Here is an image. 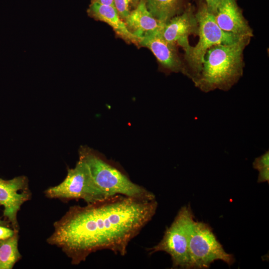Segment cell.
I'll return each mask as SVG.
<instances>
[{
    "label": "cell",
    "instance_id": "1",
    "mask_svg": "<svg viewBox=\"0 0 269 269\" xmlns=\"http://www.w3.org/2000/svg\"><path fill=\"white\" fill-rule=\"evenodd\" d=\"M157 206L155 199L116 195L86 206H71L54 223L46 241L60 248L74 265L100 250L123 256L130 242L152 219Z\"/></svg>",
    "mask_w": 269,
    "mask_h": 269
},
{
    "label": "cell",
    "instance_id": "2",
    "mask_svg": "<svg viewBox=\"0 0 269 269\" xmlns=\"http://www.w3.org/2000/svg\"><path fill=\"white\" fill-rule=\"evenodd\" d=\"M251 38L244 37L235 43L218 44L209 49L200 74L193 82L195 86L204 93L230 90L243 75L244 51Z\"/></svg>",
    "mask_w": 269,
    "mask_h": 269
},
{
    "label": "cell",
    "instance_id": "3",
    "mask_svg": "<svg viewBox=\"0 0 269 269\" xmlns=\"http://www.w3.org/2000/svg\"><path fill=\"white\" fill-rule=\"evenodd\" d=\"M79 156L87 164L96 184L108 197L121 195L144 200L155 199L153 193L132 182L90 148L81 147Z\"/></svg>",
    "mask_w": 269,
    "mask_h": 269
},
{
    "label": "cell",
    "instance_id": "4",
    "mask_svg": "<svg viewBox=\"0 0 269 269\" xmlns=\"http://www.w3.org/2000/svg\"><path fill=\"white\" fill-rule=\"evenodd\" d=\"M195 15L198 24L199 40L184 53L185 75L193 82L200 74L204 56L209 49L218 44H232L244 37L221 29L216 22L215 15L208 9L205 3L199 6Z\"/></svg>",
    "mask_w": 269,
    "mask_h": 269
},
{
    "label": "cell",
    "instance_id": "5",
    "mask_svg": "<svg viewBox=\"0 0 269 269\" xmlns=\"http://www.w3.org/2000/svg\"><path fill=\"white\" fill-rule=\"evenodd\" d=\"M194 221L190 205L182 207L161 241L147 249L148 254L166 252L171 257L173 268L190 269L189 244Z\"/></svg>",
    "mask_w": 269,
    "mask_h": 269
},
{
    "label": "cell",
    "instance_id": "6",
    "mask_svg": "<svg viewBox=\"0 0 269 269\" xmlns=\"http://www.w3.org/2000/svg\"><path fill=\"white\" fill-rule=\"evenodd\" d=\"M45 194L49 198L65 201L82 199L87 204L108 197L95 182L87 164L80 159L74 168L68 169L64 180L46 189Z\"/></svg>",
    "mask_w": 269,
    "mask_h": 269
},
{
    "label": "cell",
    "instance_id": "7",
    "mask_svg": "<svg viewBox=\"0 0 269 269\" xmlns=\"http://www.w3.org/2000/svg\"><path fill=\"white\" fill-rule=\"evenodd\" d=\"M189 255L190 269H207L217 260H221L229 266L235 261L232 254L225 252L211 227L195 221L190 237Z\"/></svg>",
    "mask_w": 269,
    "mask_h": 269
},
{
    "label": "cell",
    "instance_id": "8",
    "mask_svg": "<svg viewBox=\"0 0 269 269\" xmlns=\"http://www.w3.org/2000/svg\"><path fill=\"white\" fill-rule=\"evenodd\" d=\"M31 197L26 176L21 175L10 180L0 178V206H3V216L15 232H18L19 229L17 213L21 205L30 200Z\"/></svg>",
    "mask_w": 269,
    "mask_h": 269
},
{
    "label": "cell",
    "instance_id": "9",
    "mask_svg": "<svg viewBox=\"0 0 269 269\" xmlns=\"http://www.w3.org/2000/svg\"><path fill=\"white\" fill-rule=\"evenodd\" d=\"M138 45L149 49L167 71L181 72L185 75V65L179 56L177 45L166 41L161 35L160 29L145 34L139 40Z\"/></svg>",
    "mask_w": 269,
    "mask_h": 269
},
{
    "label": "cell",
    "instance_id": "10",
    "mask_svg": "<svg viewBox=\"0 0 269 269\" xmlns=\"http://www.w3.org/2000/svg\"><path fill=\"white\" fill-rule=\"evenodd\" d=\"M198 24L191 6H187L180 14L171 18L160 29L162 37L168 42L180 46L186 53L190 45L189 37L197 35Z\"/></svg>",
    "mask_w": 269,
    "mask_h": 269
},
{
    "label": "cell",
    "instance_id": "11",
    "mask_svg": "<svg viewBox=\"0 0 269 269\" xmlns=\"http://www.w3.org/2000/svg\"><path fill=\"white\" fill-rule=\"evenodd\" d=\"M215 18L219 27L226 32L241 37L254 36L253 31L236 0H221Z\"/></svg>",
    "mask_w": 269,
    "mask_h": 269
},
{
    "label": "cell",
    "instance_id": "12",
    "mask_svg": "<svg viewBox=\"0 0 269 269\" xmlns=\"http://www.w3.org/2000/svg\"><path fill=\"white\" fill-rule=\"evenodd\" d=\"M87 12L91 18L111 26L116 33L125 41L138 45V39L129 30L114 6L91 2Z\"/></svg>",
    "mask_w": 269,
    "mask_h": 269
},
{
    "label": "cell",
    "instance_id": "13",
    "mask_svg": "<svg viewBox=\"0 0 269 269\" xmlns=\"http://www.w3.org/2000/svg\"><path fill=\"white\" fill-rule=\"evenodd\" d=\"M129 30L138 40L147 33L161 29L164 23L155 19L147 9L145 0H140L124 20Z\"/></svg>",
    "mask_w": 269,
    "mask_h": 269
},
{
    "label": "cell",
    "instance_id": "14",
    "mask_svg": "<svg viewBox=\"0 0 269 269\" xmlns=\"http://www.w3.org/2000/svg\"><path fill=\"white\" fill-rule=\"evenodd\" d=\"M185 0H145L146 6L153 17L166 23L171 18L182 13Z\"/></svg>",
    "mask_w": 269,
    "mask_h": 269
},
{
    "label": "cell",
    "instance_id": "15",
    "mask_svg": "<svg viewBox=\"0 0 269 269\" xmlns=\"http://www.w3.org/2000/svg\"><path fill=\"white\" fill-rule=\"evenodd\" d=\"M18 232L0 241V269H11L21 258L18 249Z\"/></svg>",
    "mask_w": 269,
    "mask_h": 269
},
{
    "label": "cell",
    "instance_id": "16",
    "mask_svg": "<svg viewBox=\"0 0 269 269\" xmlns=\"http://www.w3.org/2000/svg\"><path fill=\"white\" fill-rule=\"evenodd\" d=\"M131 0H114V5L120 17L124 20L129 15Z\"/></svg>",
    "mask_w": 269,
    "mask_h": 269
},
{
    "label": "cell",
    "instance_id": "17",
    "mask_svg": "<svg viewBox=\"0 0 269 269\" xmlns=\"http://www.w3.org/2000/svg\"><path fill=\"white\" fill-rule=\"evenodd\" d=\"M254 169L259 170L261 169L269 167V151L268 150L263 154L256 157L253 163Z\"/></svg>",
    "mask_w": 269,
    "mask_h": 269
},
{
    "label": "cell",
    "instance_id": "18",
    "mask_svg": "<svg viewBox=\"0 0 269 269\" xmlns=\"http://www.w3.org/2000/svg\"><path fill=\"white\" fill-rule=\"evenodd\" d=\"M15 231L5 226L0 225V241L7 239L12 237Z\"/></svg>",
    "mask_w": 269,
    "mask_h": 269
},
{
    "label": "cell",
    "instance_id": "19",
    "mask_svg": "<svg viewBox=\"0 0 269 269\" xmlns=\"http://www.w3.org/2000/svg\"><path fill=\"white\" fill-rule=\"evenodd\" d=\"M208 9L215 15L220 4L221 0H205Z\"/></svg>",
    "mask_w": 269,
    "mask_h": 269
},
{
    "label": "cell",
    "instance_id": "20",
    "mask_svg": "<svg viewBox=\"0 0 269 269\" xmlns=\"http://www.w3.org/2000/svg\"><path fill=\"white\" fill-rule=\"evenodd\" d=\"M259 171V175L257 182L262 183L269 181V167L261 169Z\"/></svg>",
    "mask_w": 269,
    "mask_h": 269
},
{
    "label": "cell",
    "instance_id": "21",
    "mask_svg": "<svg viewBox=\"0 0 269 269\" xmlns=\"http://www.w3.org/2000/svg\"><path fill=\"white\" fill-rule=\"evenodd\" d=\"M91 2H98L103 4L114 5V0H91Z\"/></svg>",
    "mask_w": 269,
    "mask_h": 269
},
{
    "label": "cell",
    "instance_id": "22",
    "mask_svg": "<svg viewBox=\"0 0 269 269\" xmlns=\"http://www.w3.org/2000/svg\"><path fill=\"white\" fill-rule=\"evenodd\" d=\"M140 0H131V2L136 6Z\"/></svg>",
    "mask_w": 269,
    "mask_h": 269
},
{
    "label": "cell",
    "instance_id": "23",
    "mask_svg": "<svg viewBox=\"0 0 269 269\" xmlns=\"http://www.w3.org/2000/svg\"><path fill=\"white\" fill-rule=\"evenodd\" d=\"M0 225H2V226H7L8 225V224L7 222L4 221H2L0 219Z\"/></svg>",
    "mask_w": 269,
    "mask_h": 269
}]
</instances>
